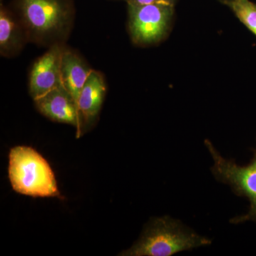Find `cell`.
Listing matches in <instances>:
<instances>
[{
    "mask_svg": "<svg viewBox=\"0 0 256 256\" xmlns=\"http://www.w3.org/2000/svg\"><path fill=\"white\" fill-rule=\"evenodd\" d=\"M204 144L213 160L210 170L216 180L228 185L236 196L245 197L250 202L247 214L234 217L229 222L235 225L247 222L256 223V146L250 162L240 166L233 159L224 158L210 140H205Z\"/></svg>",
    "mask_w": 256,
    "mask_h": 256,
    "instance_id": "obj_4",
    "label": "cell"
},
{
    "mask_svg": "<svg viewBox=\"0 0 256 256\" xmlns=\"http://www.w3.org/2000/svg\"><path fill=\"white\" fill-rule=\"evenodd\" d=\"M92 70L78 54L68 48H64L60 65L62 86L77 104L80 92Z\"/></svg>",
    "mask_w": 256,
    "mask_h": 256,
    "instance_id": "obj_10",
    "label": "cell"
},
{
    "mask_svg": "<svg viewBox=\"0 0 256 256\" xmlns=\"http://www.w3.org/2000/svg\"><path fill=\"white\" fill-rule=\"evenodd\" d=\"M212 242L181 220L166 215L151 218L137 242L119 256H170L207 246Z\"/></svg>",
    "mask_w": 256,
    "mask_h": 256,
    "instance_id": "obj_2",
    "label": "cell"
},
{
    "mask_svg": "<svg viewBox=\"0 0 256 256\" xmlns=\"http://www.w3.org/2000/svg\"><path fill=\"white\" fill-rule=\"evenodd\" d=\"M15 13L28 41L50 47L62 44L73 24V0H14Z\"/></svg>",
    "mask_w": 256,
    "mask_h": 256,
    "instance_id": "obj_1",
    "label": "cell"
},
{
    "mask_svg": "<svg viewBox=\"0 0 256 256\" xmlns=\"http://www.w3.org/2000/svg\"><path fill=\"white\" fill-rule=\"evenodd\" d=\"M106 92L102 74L92 70L82 87L78 100L79 112L84 124L94 122L100 112Z\"/></svg>",
    "mask_w": 256,
    "mask_h": 256,
    "instance_id": "obj_9",
    "label": "cell"
},
{
    "mask_svg": "<svg viewBox=\"0 0 256 256\" xmlns=\"http://www.w3.org/2000/svg\"><path fill=\"white\" fill-rule=\"evenodd\" d=\"M9 160V178L15 192L33 197L60 196L50 165L33 148L14 146Z\"/></svg>",
    "mask_w": 256,
    "mask_h": 256,
    "instance_id": "obj_3",
    "label": "cell"
},
{
    "mask_svg": "<svg viewBox=\"0 0 256 256\" xmlns=\"http://www.w3.org/2000/svg\"><path fill=\"white\" fill-rule=\"evenodd\" d=\"M64 47L56 44L38 58L32 66L30 76V92L34 100L62 86L60 65Z\"/></svg>",
    "mask_w": 256,
    "mask_h": 256,
    "instance_id": "obj_6",
    "label": "cell"
},
{
    "mask_svg": "<svg viewBox=\"0 0 256 256\" xmlns=\"http://www.w3.org/2000/svg\"><path fill=\"white\" fill-rule=\"evenodd\" d=\"M230 6L240 22L256 36V4L250 0H232Z\"/></svg>",
    "mask_w": 256,
    "mask_h": 256,
    "instance_id": "obj_11",
    "label": "cell"
},
{
    "mask_svg": "<svg viewBox=\"0 0 256 256\" xmlns=\"http://www.w3.org/2000/svg\"><path fill=\"white\" fill-rule=\"evenodd\" d=\"M37 109L55 122L72 124L80 132L84 122L78 104L63 86L56 88L34 100Z\"/></svg>",
    "mask_w": 256,
    "mask_h": 256,
    "instance_id": "obj_7",
    "label": "cell"
},
{
    "mask_svg": "<svg viewBox=\"0 0 256 256\" xmlns=\"http://www.w3.org/2000/svg\"><path fill=\"white\" fill-rule=\"evenodd\" d=\"M129 28L133 41L151 44L163 38L169 28L173 14L172 0H161L152 4H128Z\"/></svg>",
    "mask_w": 256,
    "mask_h": 256,
    "instance_id": "obj_5",
    "label": "cell"
},
{
    "mask_svg": "<svg viewBox=\"0 0 256 256\" xmlns=\"http://www.w3.org/2000/svg\"><path fill=\"white\" fill-rule=\"evenodd\" d=\"M159 1H161V0H128V4L144 5L152 4V3Z\"/></svg>",
    "mask_w": 256,
    "mask_h": 256,
    "instance_id": "obj_12",
    "label": "cell"
},
{
    "mask_svg": "<svg viewBox=\"0 0 256 256\" xmlns=\"http://www.w3.org/2000/svg\"><path fill=\"white\" fill-rule=\"evenodd\" d=\"M28 41L26 32L15 12L4 5L0 9V53L11 57L18 54Z\"/></svg>",
    "mask_w": 256,
    "mask_h": 256,
    "instance_id": "obj_8",
    "label": "cell"
}]
</instances>
